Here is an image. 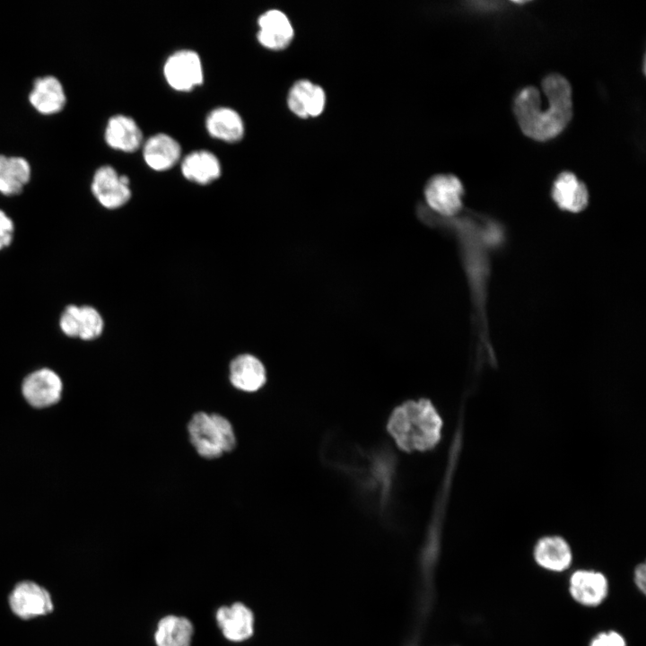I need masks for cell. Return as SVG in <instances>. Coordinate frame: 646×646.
Instances as JSON below:
<instances>
[{
	"label": "cell",
	"instance_id": "cell-26",
	"mask_svg": "<svg viewBox=\"0 0 646 646\" xmlns=\"http://www.w3.org/2000/svg\"><path fill=\"white\" fill-rule=\"evenodd\" d=\"M633 581L637 589L642 594L646 592V566L643 563H639L633 570Z\"/></svg>",
	"mask_w": 646,
	"mask_h": 646
},
{
	"label": "cell",
	"instance_id": "cell-15",
	"mask_svg": "<svg viewBox=\"0 0 646 646\" xmlns=\"http://www.w3.org/2000/svg\"><path fill=\"white\" fill-rule=\"evenodd\" d=\"M29 100L39 113L51 115L63 109L66 97L60 81L53 75H45L34 80Z\"/></svg>",
	"mask_w": 646,
	"mask_h": 646
},
{
	"label": "cell",
	"instance_id": "cell-3",
	"mask_svg": "<svg viewBox=\"0 0 646 646\" xmlns=\"http://www.w3.org/2000/svg\"><path fill=\"white\" fill-rule=\"evenodd\" d=\"M189 441L197 454L215 459L236 446V436L230 421L219 414L197 412L188 423Z\"/></svg>",
	"mask_w": 646,
	"mask_h": 646
},
{
	"label": "cell",
	"instance_id": "cell-16",
	"mask_svg": "<svg viewBox=\"0 0 646 646\" xmlns=\"http://www.w3.org/2000/svg\"><path fill=\"white\" fill-rule=\"evenodd\" d=\"M104 138L109 146L115 150L132 153L143 143V133L137 123L126 115L111 117L106 126Z\"/></svg>",
	"mask_w": 646,
	"mask_h": 646
},
{
	"label": "cell",
	"instance_id": "cell-17",
	"mask_svg": "<svg viewBox=\"0 0 646 646\" xmlns=\"http://www.w3.org/2000/svg\"><path fill=\"white\" fill-rule=\"evenodd\" d=\"M181 147L179 142L163 133L152 135L144 144V162L156 171L172 168L179 161Z\"/></svg>",
	"mask_w": 646,
	"mask_h": 646
},
{
	"label": "cell",
	"instance_id": "cell-11",
	"mask_svg": "<svg viewBox=\"0 0 646 646\" xmlns=\"http://www.w3.org/2000/svg\"><path fill=\"white\" fill-rule=\"evenodd\" d=\"M13 612L22 618L46 615L53 609L49 593L31 581L19 583L10 595Z\"/></svg>",
	"mask_w": 646,
	"mask_h": 646
},
{
	"label": "cell",
	"instance_id": "cell-19",
	"mask_svg": "<svg viewBox=\"0 0 646 646\" xmlns=\"http://www.w3.org/2000/svg\"><path fill=\"white\" fill-rule=\"evenodd\" d=\"M552 196L560 208L570 212L581 211L589 201L586 186L570 171L558 175L554 182Z\"/></svg>",
	"mask_w": 646,
	"mask_h": 646
},
{
	"label": "cell",
	"instance_id": "cell-4",
	"mask_svg": "<svg viewBox=\"0 0 646 646\" xmlns=\"http://www.w3.org/2000/svg\"><path fill=\"white\" fill-rule=\"evenodd\" d=\"M163 74L168 84L178 92H190L204 81L201 59L189 49L170 55L164 63Z\"/></svg>",
	"mask_w": 646,
	"mask_h": 646
},
{
	"label": "cell",
	"instance_id": "cell-21",
	"mask_svg": "<svg viewBox=\"0 0 646 646\" xmlns=\"http://www.w3.org/2000/svg\"><path fill=\"white\" fill-rule=\"evenodd\" d=\"M194 636V625L185 617L167 615L162 617L153 633L156 646H191Z\"/></svg>",
	"mask_w": 646,
	"mask_h": 646
},
{
	"label": "cell",
	"instance_id": "cell-13",
	"mask_svg": "<svg viewBox=\"0 0 646 646\" xmlns=\"http://www.w3.org/2000/svg\"><path fill=\"white\" fill-rule=\"evenodd\" d=\"M289 109L301 118L319 116L326 105V94L322 87L310 80L301 79L293 83L288 92Z\"/></svg>",
	"mask_w": 646,
	"mask_h": 646
},
{
	"label": "cell",
	"instance_id": "cell-10",
	"mask_svg": "<svg viewBox=\"0 0 646 646\" xmlns=\"http://www.w3.org/2000/svg\"><path fill=\"white\" fill-rule=\"evenodd\" d=\"M609 584L601 572L577 570L569 579V593L573 600L584 607H594L607 597Z\"/></svg>",
	"mask_w": 646,
	"mask_h": 646
},
{
	"label": "cell",
	"instance_id": "cell-5",
	"mask_svg": "<svg viewBox=\"0 0 646 646\" xmlns=\"http://www.w3.org/2000/svg\"><path fill=\"white\" fill-rule=\"evenodd\" d=\"M58 326L67 337L92 341L102 334L104 321L98 310L92 306L69 304L63 309Z\"/></svg>",
	"mask_w": 646,
	"mask_h": 646
},
{
	"label": "cell",
	"instance_id": "cell-8",
	"mask_svg": "<svg viewBox=\"0 0 646 646\" xmlns=\"http://www.w3.org/2000/svg\"><path fill=\"white\" fill-rule=\"evenodd\" d=\"M464 190L460 180L451 174L432 177L425 186L424 196L429 206L442 215H453L462 205Z\"/></svg>",
	"mask_w": 646,
	"mask_h": 646
},
{
	"label": "cell",
	"instance_id": "cell-2",
	"mask_svg": "<svg viewBox=\"0 0 646 646\" xmlns=\"http://www.w3.org/2000/svg\"><path fill=\"white\" fill-rule=\"evenodd\" d=\"M442 421L426 399L408 401L397 407L388 422V430L397 445L406 451L433 448L441 438Z\"/></svg>",
	"mask_w": 646,
	"mask_h": 646
},
{
	"label": "cell",
	"instance_id": "cell-24",
	"mask_svg": "<svg viewBox=\"0 0 646 646\" xmlns=\"http://www.w3.org/2000/svg\"><path fill=\"white\" fill-rule=\"evenodd\" d=\"M15 226L12 218L0 209V251L7 249L13 240Z\"/></svg>",
	"mask_w": 646,
	"mask_h": 646
},
{
	"label": "cell",
	"instance_id": "cell-14",
	"mask_svg": "<svg viewBox=\"0 0 646 646\" xmlns=\"http://www.w3.org/2000/svg\"><path fill=\"white\" fill-rule=\"evenodd\" d=\"M533 557L537 564L543 569L561 572L571 566L572 552L567 541L562 537L546 536L535 544Z\"/></svg>",
	"mask_w": 646,
	"mask_h": 646
},
{
	"label": "cell",
	"instance_id": "cell-6",
	"mask_svg": "<svg viewBox=\"0 0 646 646\" xmlns=\"http://www.w3.org/2000/svg\"><path fill=\"white\" fill-rule=\"evenodd\" d=\"M63 383L59 375L49 368L30 372L22 380V393L32 407L41 409L57 404L62 396Z\"/></svg>",
	"mask_w": 646,
	"mask_h": 646
},
{
	"label": "cell",
	"instance_id": "cell-18",
	"mask_svg": "<svg viewBox=\"0 0 646 646\" xmlns=\"http://www.w3.org/2000/svg\"><path fill=\"white\" fill-rule=\"evenodd\" d=\"M263 363L251 354H240L230 364V380L232 386L244 392H255L266 383Z\"/></svg>",
	"mask_w": 646,
	"mask_h": 646
},
{
	"label": "cell",
	"instance_id": "cell-7",
	"mask_svg": "<svg viewBox=\"0 0 646 646\" xmlns=\"http://www.w3.org/2000/svg\"><path fill=\"white\" fill-rule=\"evenodd\" d=\"M129 183L126 175H119L110 165H103L94 172L91 189L103 207L116 209L130 199Z\"/></svg>",
	"mask_w": 646,
	"mask_h": 646
},
{
	"label": "cell",
	"instance_id": "cell-12",
	"mask_svg": "<svg viewBox=\"0 0 646 646\" xmlns=\"http://www.w3.org/2000/svg\"><path fill=\"white\" fill-rule=\"evenodd\" d=\"M258 25L257 39L267 49H284L293 39V27L287 15L280 10L271 9L262 13Z\"/></svg>",
	"mask_w": 646,
	"mask_h": 646
},
{
	"label": "cell",
	"instance_id": "cell-25",
	"mask_svg": "<svg viewBox=\"0 0 646 646\" xmlns=\"http://www.w3.org/2000/svg\"><path fill=\"white\" fill-rule=\"evenodd\" d=\"M589 646H626V642L621 633L611 630L596 634Z\"/></svg>",
	"mask_w": 646,
	"mask_h": 646
},
{
	"label": "cell",
	"instance_id": "cell-22",
	"mask_svg": "<svg viewBox=\"0 0 646 646\" xmlns=\"http://www.w3.org/2000/svg\"><path fill=\"white\" fill-rule=\"evenodd\" d=\"M183 176L195 183L206 185L217 179L222 172L218 158L206 150L194 151L181 162Z\"/></svg>",
	"mask_w": 646,
	"mask_h": 646
},
{
	"label": "cell",
	"instance_id": "cell-9",
	"mask_svg": "<svg viewBox=\"0 0 646 646\" xmlns=\"http://www.w3.org/2000/svg\"><path fill=\"white\" fill-rule=\"evenodd\" d=\"M215 621L223 637L231 642H245L254 633V613L242 602L217 608Z\"/></svg>",
	"mask_w": 646,
	"mask_h": 646
},
{
	"label": "cell",
	"instance_id": "cell-23",
	"mask_svg": "<svg viewBox=\"0 0 646 646\" xmlns=\"http://www.w3.org/2000/svg\"><path fill=\"white\" fill-rule=\"evenodd\" d=\"M31 179L29 162L20 156L0 154V193L4 196L20 194Z\"/></svg>",
	"mask_w": 646,
	"mask_h": 646
},
{
	"label": "cell",
	"instance_id": "cell-20",
	"mask_svg": "<svg viewBox=\"0 0 646 646\" xmlns=\"http://www.w3.org/2000/svg\"><path fill=\"white\" fill-rule=\"evenodd\" d=\"M205 127L212 137L227 143L240 141L245 131L240 114L228 107H218L210 111L205 119Z\"/></svg>",
	"mask_w": 646,
	"mask_h": 646
},
{
	"label": "cell",
	"instance_id": "cell-1",
	"mask_svg": "<svg viewBox=\"0 0 646 646\" xmlns=\"http://www.w3.org/2000/svg\"><path fill=\"white\" fill-rule=\"evenodd\" d=\"M547 100L542 107L539 91L523 88L514 100V114L522 132L536 141H547L562 133L572 117V87L565 77L551 74L542 81Z\"/></svg>",
	"mask_w": 646,
	"mask_h": 646
}]
</instances>
